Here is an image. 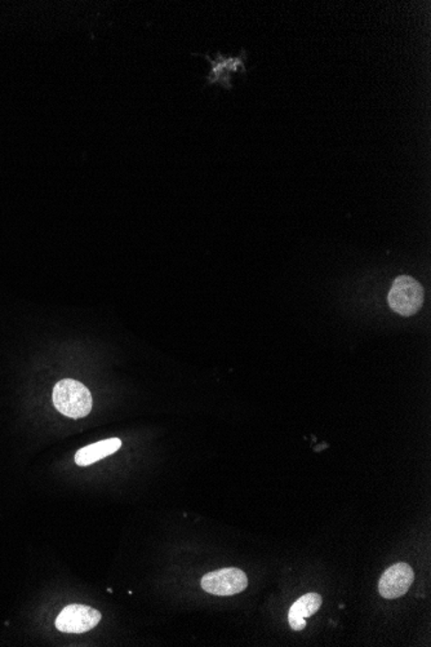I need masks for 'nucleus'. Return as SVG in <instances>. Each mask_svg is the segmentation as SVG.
<instances>
[{"mask_svg":"<svg viewBox=\"0 0 431 647\" xmlns=\"http://www.w3.org/2000/svg\"><path fill=\"white\" fill-rule=\"evenodd\" d=\"M52 399L55 407L72 419L86 417L92 410L91 392L77 380L64 379L56 384Z\"/></svg>","mask_w":431,"mask_h":647,"instance_id":"1","label":"nucleus"},{"mask_svg":"<svg viewBox=\"0 0 431 647\" xmlns=\"http://www.w3.org/2000/svg\"><path fill=\"white\" fill-rule=\"evenodd\" d=\"M425 293L421 283L410 276H400L394 281L388 301L394 312L403 316L416 315L424 304Z\"/></svg>","mask_w":431,"mask_h":647,"instance_id":"2","label":"nucleus"},{"mask_svg":"<svg viewBox=\"0 0 431 647\" xmlns=\"http://www.w3.org/2000/svg\"><path fill=\"white\" fill-rule=\"evenodd\" d=\"M200 584L209 595L234 596L248 587V579L239 568L229 567L206 574Z\"/></svg>","mask_w":431,"mask_h":647,"instance_id":"3","label":"nucleus"},{"mask_svg":"<svg viewBox=\"0 0 431 647\" xmlns=\"http://www.w3.org/2000/svg\"><path fill=\"white\" fill-rule=\"evenodd\" d=\"M101 620V613L86 605H69L56 619V628L64 633H86L94 629Z\"/></svg>","mask_w":431,"mask_h":647,"instance_id":"4","label":"nucleus"},{"mask_svg":"<svg viewBox=\"0 0 431 647\" xmlns=\"http://www.w3.org/2000/svg\"><path fill=\"white\" fill-rule=\"evenodd\" d=\"M415 581V573L410 565L396 564L382 574L379 582V592L383 598L396 599L402 598L410 590Z\"/></svg>","mask_w":431,"mask_h":647,"instance_id":"5","label":"nucleus"},{"mask_svg":"<svg viewBox=\"0 0 431 647\" xmlns=\"http://www.w3.org/2000/svg\"><path fill=\"white\" fill-rule=\"evenodd\" d=\"M321 606V598L318 593H307L298 599L288 614V621H290L291 628L293 631H302L306 627L305 619L314 615Z\"/></svg>","mask_w":431,"mask_h":647,"instance_id":"6","label":"nucleus"},{"mask_svg":"<svg viewBox=\"0 0 431 647\" xmlns=\"http://www.w3.org/2000/svg\"><path fill=\"white\" fill-rule=\"evenodd\" d=\"M122 446V441L119 438H109L105 441L97 442V444L89 445L80 448L75 453V463L79 467H87L102 461L103 458L113 455Z\"/></svg>","mask_w":431,"mask_h":647,"instance_id":"7","label":"nucleus"}]
</instances>
